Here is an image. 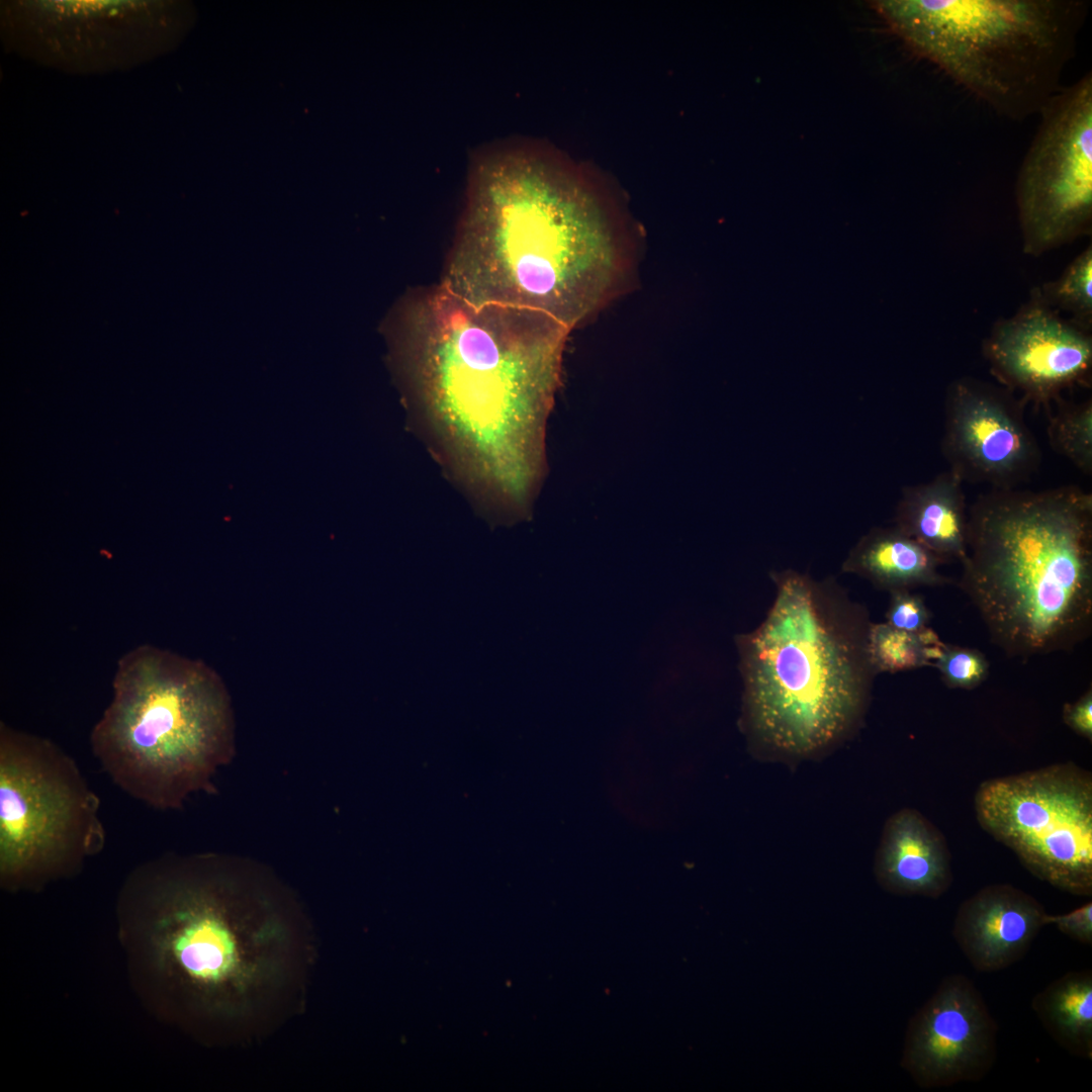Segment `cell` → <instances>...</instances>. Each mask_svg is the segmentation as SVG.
Returning <instances> with one entry per match:
<instances>
[{"label":"cell","instance_id":"6da1fadb","mask_svg":"<svg viewBox=\"0 0 1092 1092\" xmlns=\"http://www.w3.org/2000/svg\"><path fill=\"white\" fill-rule=\"evenodd\" d=\"M132 989L158 1019L223 1043L295 1007L312 935L288 889L220 852H167L136 866L116 898Z\"/></svg>","mask_w":1092,"mask_h":1092},{"label":"cell","instance_id":"7a4b0ae2","mask_svg":"<svg viewBox=\"0 0 1092 1092\" xmlns=\"http://www.w3.org/2000/svg\"><path fill=\"white\" fill-rule=\"evenodd\" d=\"M400 331L412 393L455 469L526 517L547 467L571 330L541 311L473 304L440 283L408 299Z\"/></svg>","mask_w":1092,"mask_h":1092},{"label":"cell","instance_id":"3957f363","mask_svg":"<svg viewBox=\"0 0 1092 1092\" xmlns=\"http://www.w3.org/2000/svg\"><path fill=\"white\" fill-rule=\"evenodd\" d=\"M625 269L621 235L581 178L500 151L474 167L441 284L473 304L541 311L572 330L615 296Z\"/></svg>","mask_w":1092,"mask_h":1092},{"label":"cell","instance_id":"277c9868","mask_svg":"<svg viewBox=\"0 0 1092 1092\" xmlns=\"http://www.w3.org/2000/svg\"><path fill=\"white\" fill-rule=\"evenodd\" d=\"M960 588L991 641L1029 658L1092 631V494L1076 485L995 489L968 511Z\"/></svg>","mask_w":1092,"mask_h":1092},{"label":"cell","instance_id":"5b68a950","mask_svg":"<svg viewBox=\"0 0 1092 1092\" xmlns=\"http://www.w3.org/2000/svg\"><path fill=\"white\" fill-rule=\"evenodd\" d=\"M764 620L737 636L746 727L765 750L817 754L862 720L875 671L866 608L834 581L787 569L770 574Z\"/></svg>","mask_w":1092,"mask_h":1092},{"label":"cell","instance_id":"8992f818","mask_svg":"<svg viewBox=\"0 0 1092 1092\" xmlns=\"http://www.w3.org/2000/svg\"><path fill=\"white\" fill-rule=\"evenodd\" d=\"M112 692L90 745L115 786L160 811L213 790L235 748L231 700L215 671L144 644L119 658Z\"/></svg>","mask_w":1092,"mask_h":1092},{"label":"cell","instance_id":"52a82bcc","mask_svg":"<svg viewBox=\"0 0 1092 1092\" xmlns=\"http://www.w3.org/2000/svg\"><path fill=\"white\" fill-rule=\"evenodd\" d=\"M919 57L1021 121L1062 88L1088 15L1087 0H883L874 4Z\"/></svg>","mask_w":1092,"mask_h":1092},{"label":"cell","instance_id":"ba28073f","mask_svg":"<svg viewBox=\"0 0 1092 1092\" xmlns=\"http://www.w3.org/2000/svg\"><path fill=\"white\" fill-rule=\"evenodd\" d=\"M100 800L52 740L0 723V886L38 892L76 876L106 833Z\"/></svg>","mask_w":1092,"mask_h":1092},{"label":"cell","instance_id":"9c48e42d","mask_svg":"<svg viewBox=\"0 0 1092 1092\" xmlns=\"http://www.w3.org/2000/svg\"><path fill=\"white\" fill-rule=\"evenodd\" d=\"M976 818L1037 879L1092 895V775L1073 762L983 782Z\"/></svg>","mask_w":1092,"mask_h":1092},{"label":"cell","instance_id":"30bf717a","mask_svg":"<svg viewBox=\"0 0 1092 1092\" xmlns=\"http://www.w3.org/2000/svg\"><path fill=\"white\" fill-rule=\"evenodd\" d=\"M1038 115L1014 189L1022 252L1032 257L1091 235V71L1062 86Z\"/></svg>","mask_w":1092,"mask_h":1092},{"label":"cell","instance_id":"8fae6325","mask_svg":"<svg viewBox=\"0 0 1092 1092\" xmlns=\"http://www.w3.org/2000/svg\"><path fill=\"white\" fill-rule=\"evenodd\" d=\"M1025 402L973 377L945 391L941 454L963 482L1016 488L1039 468L1041 450L1024 418Z\"/></svg>","mask_w":1092,"mask_h":1092},{"label":"cell","instance_id":"7c38bea8","mask_svg":"<svg viewBox=\"0 0 1092 1092\" xmlns=\"http://www.w3.org/2000/svg\"><path fill=\"white\" fill-rule=\"evenodd\" d=\"M982 354L1001 386L1050 407L1076 386H1090L1092 335L1048 306L1032 288L1012 315L997 320Z\"/></svg>","mask_w":1092,"mask_h":1092},{"label":"cell","instance_id":"4fadbf2b","mask_svg":"<svg viewBox=\"0 0 1092 1092\" xmlns=\"http://www.w3.org/2000/svg\"><path fill=\"white\" fill-rule=\"evenodd\" d=\"M997 1030L973 982L947 976L911 1019L901 1064L923 1088L978 1081L996 1059Z\"/></svg>","mask_w":1092,"mask_h":1092},{"label":"cell","instance_id":"5bb4252c","mask_svg":"<svg viewBox=\"0 0 1092 1092\" xmlns=\"http://www.w3.org/2000/svg\"><path fill=\"white\" fill-rule=\"evenodd\" d=\"M1048 913L1034 897L1008 884L989 885L958 909L952 934L973 966L996 972L1021 960L1043 926Z\"/></svg>","mask_w":1092,"mask_h":1092},{"label":"cell","instance_id":"9a60e30c","mask_svg":"<svg viewBox=\"0 0 1092 1092\" xmlns=\"http://www.w3.org/2000/svg\"><path fill=\"white\" fill-rule=\"evenodd\" d=\"M875 875L896 895L938 898L951 886V857L944 836L919 811L905 808L886 822Z\"/></svg>","mask_w":1092,"mask_h":1092},{"label":"cell","instance_id":"2e32d148","mask_svg":"<svg viewBox=\"0 0 1092 1092\" xmlns=\"http://www.w3.org/2000/svg\"><path fill=\"white\" fill-rule=\"evenodd\" d=\"M963 483L947 469L929 481L905 486L895 512L894 527L943 563L962 562L967 551L968 511Z\"/></svg>","mask_w":1092,"mask_h":1092},{"label":"cell","instance_id":"e0dca14e","mask_svg":"<svg viewBox=\"0 0 1092 1092\" xmlns=\"http://www.w3.org/2000/svg\"><path fill=\"white\" fill-rule=\"evenodd\" d=\"M941 564L938 557L896 527L873 528L850 550L842 571L893 593L948 583L939 571Z\"/></svg>","mask_w":1092,"mask_h":1092},{"label":"cell","instance_id":"ac0fdd59","mask_svg":"<svg viewBox=\"0 0 1092 1092\" xmlns=\"http://www.w3.org/2000/svg\"><path fill=\"white\" fill-rule=\"evenodd\" d=\"M1032 1009L1052 1037L1070 1054L1092 1059V974L1068 973L1032 1000Z\"/></svg>","mask_w":1092,"mask_h":1092},{"label":"cell","instance_id":"d6986e66","mask_svg":"<svg viewBox=\"0 0 1092 1092\" xmlns=\"http://www.w3.org/2000/svg\"><path fill=\"white\" fill-rule=\"evenodd\" d=\"M944 646L928 627L912 633L884 622L872 623L870 629L869 651L877 673H894L933 665Z\"/></svg>","mask_w":1092,"mask_h":1092},{"label":"cell","instance_id":"ffe728a7","mask_svg":"<svg viewBox=\"0 0 1092 1092\" xmlns=\"http://www.w3.org/2000/svg\"><path fill=\"white\" fill-rule=\"evenodd\" d=\"M1041 300L1080 329L1092 331V246L1089 244L1054 280L1035 287Z\"/></svg>","mask_w":1092,"mask_h":1092},{"label":"cell","instance_id":"44dd1931","mask_svg":"<svg viewBox=\"0 0 1092 1092\" xmlns=\"http://www.w3.org/2000/svg\"><path fill=\"white\" fill-rule=\"evenodd\" d=\"M1055 413L1050 414L1046 427L1048 439L1055 452L1070 461L1086 475L1092 474V399L1067 401L1064 397L1054 402Z\"/></svg>","mask_w":1092,"mask_h":1092},{"label":"cell","instance_id":"7402d4cb","mask_svg":"<svg viewBox=\"0 0 1092 1092\" xmlns=\"http://www.w3.org/2000/svg\"><path fill=\"white\" fill-rule=\"evenodd\" d=\"M941 680L949 689L973 690L989 674V662L984 653L975 648L946 645L933 663Z\"/></svg>","mask_w":1092,"mask_h":1092},{"label":"cell","instance_id":"603a6c76","mask_svg":"<svg viewBox=\"0 0 1092 1092\" xmlns=\"http://www.w3.org/2000/svg\"><path fill=\"white\" fill-rule=\"evenodd\" d=\"M890 594V603L886 612L887 624L912 633L927 627L931 614L921 596L911 590H897Z\"/></svg>","mask_w":1092,"mask_h":1092},{"label":"cell","instance_id":"cb8c5ba5","mask_svg":"<svg viewBox=\"0 0 1092 1092\" xmlns=\"http://www.w3.org/2000/svg\"><path fill=\"white\" fill-rule=\"evenodd\" d=\"M1045 922L1046 925H1055L1062 933L1081 943L1092 944L1091 901L1066 914H1048Z\"/></svg>","mask_w":1092,"mask_h":1092},{"label":"cell","instance_id":"d4e9b609","mask_svg":"<svg viewBox=\"0 0 1092 1092\" xmlns=\"http://www.w3.org/2000/svg\"><path fill=\"white\" fill-rule=\"evenodd\" d=\"M1063 721L1076 734L1092 740V690H1087L1077 701L1063 708Z\"/></svg>","mask_w":1092,"mask_h":1092}]
</instances>
